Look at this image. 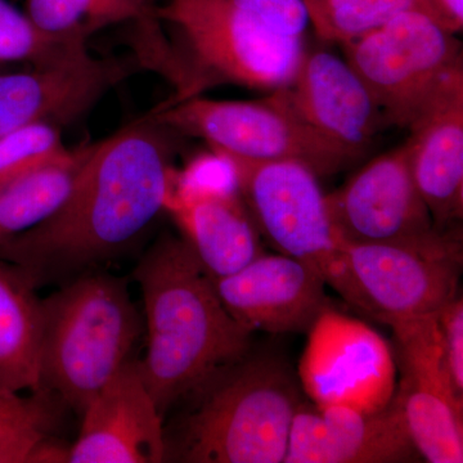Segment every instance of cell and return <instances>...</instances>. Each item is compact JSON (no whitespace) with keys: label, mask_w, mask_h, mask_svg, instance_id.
I'll list each match as a JSON object with an SVG mask.
<instances>
[{"label":"cell","mask_w":463,"mask_h":463,"mask_svg":"<svg viewBox=\"0 0 463 463\" xmlns=\"http://www.w3.org/2000/svg\"><path fill=\"white\" fill-rule=\"evenodd\" d=\"M346 300L383 325L435 315L458 297L461 230L456 225L419 239L343 242Z\"/></svg>","instance_id":"6"},{"label":"cell","mask_w":463,"mask_h":463,"mask_svg":"<svg viewBox=\"0 0 463 463\" xmlns=\"http://www.w3.org/2000/svg\"><path fill=\"white\" fill-rule=\"evenodd\" d=\"M156 16L167 24L183 74L182 90L160 106L201 96L215 85L274 91L292 80L304 39L270 32L231 0H167Z\"/></svg>","instance_id":"5"},{"label":"cell","mask_w":463,"mask_h":463,"mask_svg":"<svg viewBox=\"0 0 463 463\" xmlns=\"http://www.w3.org/2000/svg\"><path fill=\"white\" fill-rule=\"evenodd\" d=\"M134 277L147 325V352L139 368L164 417L192 390L245 355L254 332L225 309L183 237L158 240Z\"/></svg>","instance_id":"2"},{"label":"cell","mask_w":463,"mask_h":463,"mask_svg":"<svg viewBox=\"0 0 463 463\" xmlns=\"http://www.w3.org/2000/svg\"><path fill=\"white\" fill-rule=\"evenodd\" d=\"M47 390L0 388V463L66 462L67 450L51 441L56 414Z\"/></svg>","instance_id":"21"},{"label":"cell","mask_w":463,"mask_h":463,"mask_svg":"<svg viewBox=\"0 0 463 463\" xmlns=\"http://www.w3.org/2000/svg\"><path fill=\"white\" fill-rule=\"evenodd\" d=\"M69 151L60 125L50 121L25 125L0 138V182L44 165Z\"/></svg>","instance_id":"25"},{"label":"cell","mask_w":463,"mask_h":463,"mask_svg":"<svg viewBox=\"0 0 463 463\" xmlns=\"http://www.w3.org/2000/svg\"><path fill=\"white\" fill-rule=\"evenodd\" d=\"M213 283L225 309L252 332H307L327 307L321 274L288 255L263 254Z\"/></svg>","instance_id":"16"},{"label":"cell","mask_w":463,"mask_h":463,"mask_svg":"<svg viewBox=\"0 0 463 463\" xmlns=\"http://www.w3.org/2000/svg\"><path fill=\"white\" fill-rule=\"evenodd\" d=\"M155 9L142 0H26L25 14L48 35L88 41L105 27L147 23L156 17Z\"/></svg>","instance_id":"22"},{"label":"cell","mask_w":463,"mask_h":463,"mask_svg":"<svg viewBox=\"0 0 463 463\" xmlns=\"http://www.w3.org/2000/svg\"><path fill=\"white\" fill-rule=\"evenodd\" d=\"M343 45L346 62L373 93L386 125L405 129L463 71L456 33L420 11L404 12Z\"/></svg>","instance_id":"9"},{"label":"cell","mask_w":463,"mask_h":463,"mask_svg":"<svg viewBox=\"0 0 463 463\" xmlns=\"http://www.w3.org/2000/svg\"><path fill=\"white\" fill-rule=\"evenodd\" d=\"M93 145L0 182V248L51 218L66 203Z\"/></svg>","instance_id":"20"},{"label":"cell","mask_w":463,"mask_h":463,"mask_svg":"<svg viewBox=\"0 0 463 463\" xmlns=\"http://www.w3.org/2000/svg\"><path fill=\"white\" fill-rule=\"evenodd\" d=\"M309 23L323 41L341 44L380 29L408 11L423 12L421 0H304ZM425 14V12H423Z\"/></svg>","instance_id":"23"},{"label":"cell","mask_w":463,"mask_h":463,"mask_svg":"<svg viewBox=\"0 0 463 463\" xmlns=\"http://www.w3.org/2000/svg\"><path fill=\"white\" fill-rule=\"evenodd\" d=\"M422 9L448 32L458 33L463 29V0H421Z\"/></svg>","instance_id":"28"},{"label":"cell","mask_w":463,"mask_h":463,"mask_svg":"<svg viewBox=\"0 0 463 463\" xmlns=\"http://www.w3.org/2000/svg\"><path fill=\"white\" fill-rule=\"evenodd\" d=\"M80 432L67 450L70 463L166 461L164 417L130 358L81 413Z\"/></svg>","instance_id":"15"},{"label":"cell","mask_w":463,"mask_h":463,"mask_svg":"<svg viewBox=\"0 0 463 463\" xmlns=\"http://www.w3.org/2000/svg\"><path fill=\"white\" fill-rule=\"evenodd\" d=\"M326 205L343 242H399L437 230L414 183L405 143L373 158L326 194Z\"/></svg>","instance_id":"11"},{"label":"cell","mask_w":463,"mask_h":463,"mask_svg":"<svg viewBox=\"0 0 463 463\" xmlns=\"http://www.w3.org/2000/svg\"><path fill=\"white\" fill-rule=\"evenodd\" d=\"M241 11L270 32L285 38L304 39L309 14L304 0H231Z\"/></svg>","instance_id":"26"},{"label":"cell","mask_w":463,"mask_h":463,"mask_svg":"<svg viewBox=\"0 0 463 463\" xmlns=\"http://www.w3.org/2000/svg\"><path fill=\"white\" fill-rule=\"evenodd\" d=\"M142 332L127 282L81 276L42 298L41 385L76 412L130 359Z\"/></svg>","instance_id":"4"},{"label":"cell","mask_w":463,"mask_h":463,"mask_svg":"<svg viewBox=\"0 0 463 463\" xmlns=\"http://www.w3.org/2000/svg\"><path fill=\"white\" fill-rule=\"evenodd\" d=\"M218 152L230 161L260 236L279 254L312 267L345 298L343 241L331 223L316 173L297 161L246 160Z\"/></svg>","instance_id":"8"},{"label":"cell","mask_w":463,"mask_h":463,"mask_svg":"<svg viewBox=\"0 0 463 463\" xmlns=\"http://www.w3.org/2000/svg\"><path fill=\"white\" fill-rule=\"evenodd\" d=\"M298 379L310 403L373 412L397 389V364L388 341L359 319L326 307L307 332Z\"/></svg>","instance_id":"10"},{"label":"cell","mask_w":463,"mask_h":463,"mask_svg":"<svg viewBox=\"0 0 463 463\" xmlns=\"http://www.w3.org/2000/svg\"><path fill=\"white\" fill-rule=\"evenodd\" d=\"M272 93L310 129L354 160L364 156L386 127L361 76L331 52H304L292 80Z\"/></svg>","instance_id":"13"},{"label":"cell","mask_w":463,"mask_h":463,"mask_svg":"<svg viewBox=\"0 0 463 463\" xmlns=\"http://www.w3.org/2000/svg\"><path fill=\"white\" fill-rule=\"evenodd\" d=\"M164 210L212 279L239 272L264 254L260 233L239 188L167 194Z\"/></svg>","instance_id":"18"},{"label":"cell","mask_w":463,"mask_h":463,"mask_svg":"<svg viewBox=\"0 0 463 463\" xmlns=\"http://www.w3.org/2000/svg\"><path fill=\"white\" fill-rule=\"evenodd\" d=\"M414 183L438 230L463 216V71L457 72L408 128Z\"/></svg>","instance_id":"17"},{"label":"cell","mask_w":463,"mask_h":463,"mask_svg":"<svg viewBox=\"0 0 463 463\" xmlns=\"http://www.w3.org/2000/svg\"><path fill=\"white\" fill-rule=\"evenodd\" d=\"M87 39L52 36L41 32L25 12L0 0V63L47 65L65 62L90 53Z\"/></svg>","instance_id":"24"},{"label":"cell","mask_w":463,"mask_h":463,"mask_svg":"<svg viewBox=\"0 0 463 463\" xmlns=\"http://www.w3.org/2000/svg\"><path fill=\"white\" fill-rule=\"evenodd\" d=\"M148 115L175 134L203 139L216 151L246 160L297 161L318 178L355 161L310 129L273 93L258 100L192 97L157 106Z\"/></svg>","instance_id":"7"},{"label":"cell","mask_w":463,"mask_h":463,"mask_svg":"<svg viewBox=\"0 0 463 463\" xmlns=\"http://www.w3.org/2000/svg\"><path fill=\"white\" fill-rule=\"evenodd\" d=\"M450 379L463 397V300L461 295L453 298L438 313Z\"/></svg>","instance_id":"27"},{"label":"cell","mask_w":463,"mask_h":463,"mask_svg":"<svg viewBox=\"0 0 463 463\" xmlns=\"http://www.w3.org/2000/svg\"><path fill=\"white\" fill-rule=\"evenodd\" d=\"M303 394L282 356L251 347L179 402L182 412L165 432L166 459L283 462Z\"/></svg>","instance_id":"3"},{"label":"cell","mask_w":463,"mask_h":463,"mask_svg":"<svg viewBox=\"0 0 463 463\" xmlns=\"http://www.w3.org/2000/svg\"><path fill=\"white\" fill-rule=\"evenodd\" d=\"M139 67L136 57L87 53L65 62L0 71V138L36 121L61 128L74 123Z\"/></svg>","instance_id":"12"},{"label":"cell","mask_w":463,"mask_h":463,"mask_svg":"<svg viewBox=\"0 0 463 463\" xmlns=\"http://www.w3.org/2000/svg\"><path fill=\"white\" fill-rule=\"evenodd\" d=\"M174 136L147 115L93 143L66 203L3 245L0 258L38 285L44 276L115 257L165 207Z\"/></svg>","instance_id":"1"},{"label":"cell","mask_w":463,"mask_h":463,"mask_svg":"<svg viewBox=\"0 0 463 463\" xmlns=\"http://www.w3.org/2000/svg\"><path fill=\"white\" fill-rule=\"evenodd\" d=\"M421 461L397 398L373 412L298 405L285 463H410Z\"/></svg>","instance_id":"14"},{"label":"cell","mask_w":463,"mask_h":463,"mask_svg":"<svg viewBox=\"0 0 463 463\" xmlns=\"http://www.w3.org/2000/svg\"><path fill=\"white\" fill-rule=\"evenodd\" d=\"M36 283L0 258V388L41 392L42 298Z\"/></svg>","instance_id":"19"},{"label":"cell","mask_w":463,"mask_h":463,"mask_svg":"<svg viewBox=\"0 0 463 463\" xmlns=\"http://www.w3.org/2000/svg\"><path fill=\"white\" fill-rule=\"evenodd\" d=\"M142 2L146 3V5H148L149 7L156 8L160 0H142Z\"/></svg>","instance_id":"29"}]
</instances>
